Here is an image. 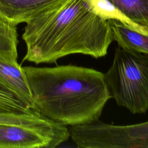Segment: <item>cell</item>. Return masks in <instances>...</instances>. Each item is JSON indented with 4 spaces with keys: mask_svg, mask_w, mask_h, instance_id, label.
Instances as JSON below:
<instances>
[{
    "mask_svg": "<svg viewBox=\"0 0 148 148\" xmlns=\"http://www.w3.org/2000/svg\"><path fill=\"white\" fill-rule=\"evenodd\" d=\"M22 39L24 61L56 62L81 54L104 57L113 41L111 21L94 14L83 0H56L26 23Z\"/></svg>",
    "mask_w": 148,
    "mask_h": 148,
    "instance_id": "obj_1",
    "label": "cell"
},
{
    "mask_svg": "<svg viewBox=\"0 0 148 148\" xmlns=\"http://www.w3.org/2000/svg\"><path fill=\"white\" fill-rule=\"evenodd\" d=\"M34 109L65 125L99 120L111 98L104 73L73 65L24 66Z\"/></svg>",
    "mask_w": 148,
    "mask_h": 148,
    "instance_id": "obj_2",
    "label": "cell"
},
{
    "mask_svg": "<svg viewBox=\"0 0 148 148\" xmlns=\"http://www.w3.org/2000/svg\"><path fill=\"white\" fill-rule=\"evenodd\" d=\"M104 77L110 97L117 105L132 114L148 110V54L118 45Z\"/></svg>",
    "mask_w": 148,
    "mask_h": 148,
    "instance_id": "obj_3",
    "label": "cell"
},
{
    "mask_svg": "<svg viewBox=\"0 0 148 148\" xmlns=\"http://www.w3.org/2000/svg\"><path fill=\"white\" fill-rule=\"evenodd\" d=\"M70 137L82 148H148V121L114 125L99 120L71 126Z\"/></svg>",
    "mask_w": 148,
    "mask_h": 148,
    "instance_id": "obj_4",
    "label": "cell"
},
{
    "mask_svg": "<svg viewBox=\"0 0 148 148\" xmlns=\"http://www.w3.org/2000/svg\"><path fill=\"white\" fill-rule=\"evenodd\" d=\"M69 137V129L59 123L46 127L0 124L1 148H55Z\"/></svg>",
    "mask_w": 148,
    "mask_h": 148,
    "instance_id": "obj_5",
    "label": "cell"
},
{
    "mask_svg": "<svg viewBox=\"0 0 148 148\" xmlns=\"http://www.w3.org/2000/svg\"><path fill=\"white\" fill-rule=\"evenodd\" d=\"M17 60L0 53V80L14 91L34 109L25 73L23 67L18 64Z\"/></svg>",
    "mask_w": 148,
    "mask_h": 148,
    "instance_id": "obj_6",
    "label": "cell"
},
{
    "mask_svg": "<svg viewBox=\"0 0 148 148\" xmlns=\"http://www.w3.org/2000/svg\"><path fill=\"white\" fill-rule=\"evenodd\" d=\"M56 0H0V16L17 25L27 23Z\"/></svg>",
    "mask_w": 148,
    "mask_h": 148,
    "instance_id": "obj_7",
    "label": "cell"
},
{
    "mask_svg": "<svg viewBox=\"0 0 148 148\" xmlns=\"http://www.w3.org/2000/svg\"><path fill=\"white\" fill-rule=\"evenodd\" d=\"M88 9L104 20L116 21L136 32L148 35V29L128 18L109 0H83Z\"/></svg>",
    "mask_w": 148,
    "mask_h": 148,
    "instance_id": "obj_8",
    "label": "cell"
},
{
    "mask_svg": "<svg viewBox=\"0 0 148 148\" xmlns=\"http://www.w3.org/2000/svg\"><path fill=\"white\" fill-rule=\"evenodd\" d=\"M113 40L120 47L134 51L148 54V35L136 32L123 24L111 21Z\"/></svg>",
    "mask_w": 148,
    "mask_h": 148,
    "instance_id": "obj_9",
    "label": "cell"
},
{
    "mask_svg": "<svg viewBox=\"0 0 148 148\" xmlns=\"http://www.w3.org/2000/svg\"><path fill=\"white\" fill-rule=\"evenodd\" d=\"M34 112L23 98L0 80V113L29 114Z\"/></svg>",
    "mask_w": 148,
    "mask_h": 148,
    "instance_id": "obj_10",
    "label": "cell"
},
{
    "mask_svg": "<svg viewBox=\"0 0 148 148\" xmlns=\"http://www.w3.org/2000/svg\"><path fill=\"white\" fill-rule=\"evenodd\" d=\"M136 24L148 29V0H109Z\"/></svg>",
    "mask_w": 148,
    "mask_h": 148,
    "instance_id": "obj_11",
    "label": "cell"
},
{
    "mask_svg": "<svg viewBox=\"0 0 148 148\" xmlns=\"http://www.w3.org/2000/svg\"><path fill=\"white\" fill-rule=\"evenodd\" d=\"M56 121L49 119L36 111L29 114L0 113V124H14L31 127H46L55 124Z\"/></svg>",
    "mask_w": 148,
    "mask_h": 148,
    "instance_id": "obj_12",
    "label": "cell"
},
{
    "mask_svg": "<svg viewBox=\"0 0 148 148\" xmlns=\"http://www.w3.org/2000/svg\"><path fill=\"white\" fill-rule=\"evenodd\" d=\"M17 25L0 16V53L17 60Z\"/></svg>",
    "mask_w": 148,
    "mask_h": 148,
    "instance_id": "obj_13",
    "label": "cell"
}]
</instances>
